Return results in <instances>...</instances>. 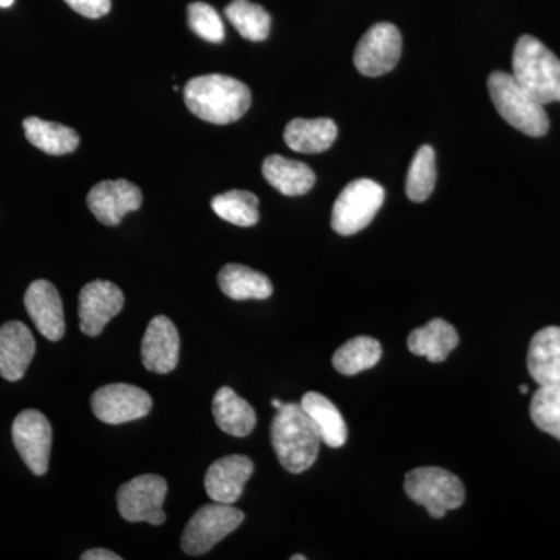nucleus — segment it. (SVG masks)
<instances>
[{"label":"nucleus","instance_id":"f257e3e1","mask_svg":"<svg viewBox=\"0 0 560 560\" xmlns=\"http://www.w3.org/2000/svg\"><path fill=\"white\" fill-rule=\"evenodd\" d=\"M250 101L253 97L245 83L220 73L195 77L184 90V102L190 113L215 125L241 120L249 109Z\"/></svg>","mask_w":560,"mask_h":560},{"label":"nucleus","instance_id":"f03ea898","mask_svg":"<svg viewBox=\"0 0 560 560\" xmlns=\"http://www.w3.org/2000/svg\"><path fill=\"white\" fill-rule=\"evenodd\" d=\"M271 444L280 466L290 474L311 469L323 444L301 404H283L271 423Z\"/></svg>","mask_w":560,"mask_h":560},{"label":"nucleus","instance_id":"7ed1b4c3","mask_svg":"<svg viewBox=\"0 0 560 560\" xmlns=\"http://www.w3.org/2000/svg\"><path fill=\"white\" fill-rule=\"evenodd\" d=\"M515 80L541 105L560 102V60L539 39L525 35L512 55Z\"/></svg>","mask_w":560,"mask_h":560},{"label":"nucleus","instance_id":"20e7f679","mask_svg":"<svg viewBox=\"0 0 560 560\" xmlns=\"http://www.w3.org/2000/svg\"><path fill=\"white\" fill-rule=\"evenodd\" d=\"M490 98L501 117L530 138H541L550 130L547 110L537 98L506 72L490 73L488 80Z\"/></svg>","mask_w":560,"mask_h":560},{"label":"nucleus","instance_id":"39448f33","mask_svg":"<svg viewBox=\"0 0 560 560\" xmlns=\"http://www.w3.org/2000/svg\"><path fill=\"white\" fill-rule=\"evenodd\" d=\"M405 492L415 503L425 508L433 518L458 510L466 500L463 482L441 467H419L405 477Z\"/></svg>","mask_w":560,"mask_h":560},{"label":"nucleus","instance_id":"423d86ee","mask_svg":"<svg viewBox=\"0 0 560 560\" xmlns=\"http://www.w3.org/2000/svg\"><path fill=\"white\" fill-rule=\"evenodd\" d=\"M385 201V189L368 178L352 180L337 198L331 228L337 234L353 235L370 226Z\"/></svg>","mask_w":560,"mask_h":560},{"label":"nucleus","instance_id":"0eeeda50","mask_svg":"<svg viewBox=\"0 0 560 560\" xmlns=\"http://www.w3.org/2000/svg\"><path fill=\"white\" fill-rule=\"evenodd\" d=\"M245 521V514L231 504H206L195 512L180 537V547L190 556L206 555Z\"/></svg>","mask_w":560,"mask_h":560},{"label":"nucleus","instance_id":"6e6552de","mask_svg":"<svg viewBox=\"0 0 560 560\" xmlns=\"http://www.w3.org/2000/svg\"><path fill=\"white\" fill-rule=\"evenodd\" d=\"M167 497V482L158 475H140L125 482L117 493V508L128 522H149L160 526L167 515L162 510Z\"/></svg>","mask_w":560,"mask_h":560},{"label":"nucleus","instance_id":"1a4fd4ad","mask_svg":"<svg viewBox=\"0 0 560 560\" xmlns=\"http://www.w3.org/2000/svg\"><path fill=\"white\" fill-rule=\"evenodd\" d=\"M401 57V35L389 22L372 25L357 44L353 65L364 77L385 75L396 68Z\"/></svg>","mask_w":560,"mask_h":560},{"label":"nucleus","instance_id":"9d476101","mask_svg":"<svg viewBox=\"0 0 560 560\" xmlns=\"http://www.w3.org/2000/svg\"><path fill=\"white\" fill-rule=\"evenodd\" d=\"M95 418L109 425L145 418L153 407L150 394L127 383H113L95 390L91 399Z\"/></svg>","mask_w":560,"mask_h":560},{"label":"nucleus","instance_id":"9b49d317","mask_svg":"<svg viewBox=\"0 0 560 560\" xmlns=\"http://www.w3.org/2000/svg\"><path fill=\"white\" fill-rule=\"evenodd\" d=\"M14 447L20 453L25 466L33 474L43 477L49 470L51 448V425L43 412L25 410L14 419L13 429Z\"/></svg>","mask_w":560,"mask_h":560},{"label":"nucleus","instance_id":"f8f14e48","mask_svg":"<svg viewBox=\"0 0 560 560\" xmlns=\"http://www.w3.org/2000/svg\"><path fill=\"white\" fill-rule=\"evenodd\" d=\"M125 296L116 283L94 280L80 291V329L88 337H97L114 316L119 315Z\"/></svg>","mask_w":560,"mask_h":560},{"label":"nucleus","instance_id":"ddd939ff","mask_svg":"<svg viewBox=\"0 0 560 560\" xmlns=\"http://www.w3.org/2000/svg\"><path fill=\"white\" fill-rule=\"evenodd\" d=\"M88 208L105 226H117L142 206V191L127 179L102 180L88 195Z\"/></svg>","mask_w":560,"mask_h":560},{"label":"nucleus","instance_id":"4468645a","mask_svg":"<svg viewBox=\"0 0 560 560\" xmlns=\"http://www.w3.org/2000/svg\"><path fill=\"white\" fill-rule=\"evenodd\" d=\"M25 311L43 337L60 341L65 337L66 320L60 293L49 280H35L24 296Z\"/></svg>","mask_w":560,"mask_h":560},{"label":"nucleus","instance_id":"2eb2a0df","mask_svg":"<svg viewBox=\"0 0 560 560\" xmlns=\"http://www.w3.org/2000/svg\"><path fill=\"white\" fill-rule=\"evenodd\" d=\"M179 334L167 316L150 320L142 340V363L154 374H168L178 366Z\"/></svg>","mask_w":560,"mask_h":560},{"label":"nucleus","instance_id":"dca6fc26","mask_svg":"<svg viewBox=\"0 0 560 560\" xmlns=\"http://www.w3.org/2000/svg\"><path fill=\"white\" fill-rule=\"evenodd\" d=\"M253 471L254 463L248 456L230 455L215 460L206 474L205 486L209 499L217 503L234 504L241 499Z\"/></svg>","mask_w":560,"mask_h":560},{"label":"nucleus","instance_id":"f3484780","mask_svg":"<svg viewBox=\"0 0 560 560\" xmlns=\"http://www.w3.org/2000/svg\"><path fill=\"white\" fill-rule=\"evenodd\" d=\"M35 352V338L24 323L10 320L0 327V375L5 381H21Z\"/></svg>","mask_w":560,"mask_h":560},{"label":"nucleus","instance_id":"a211bd4d","mask_svg":"<svg viewBox=\"0 0 560 560\" xmlns=\"http://www.w3.org/2000/svg\"><path fill=\"white\" fill-rule=\"evenodd\" d=\"M528 371L539 386L560 383V327H545L534 335L528 350Z\"/></svg>","mask_w":560,"mask_h":560},{"label":"nucleus","instance_id":"6ab92c4d","mask_svg":"<svg viewBox=\"0 0 560 560\" xmlns=\"http://www.w3.org/2000/svg\"><path fill=\"white\" fill-rule=\"evenodd\" d=\"M212 412L219 429L231 436L246 438L256 429V411L248 401L228 386L217 390Z\"/></svg>","mask_w":560,"mask_h":560},{"label":"nucleus","instance_id":"aec40b11","mask_svg":"<svg viewBox=\"0 0 560 560\" xmlns=\"http://www.w3.org/2000/svg\"><path fill=\"white\" fill-rule=\"evenodd\" d=\"M458 345V331L447 320L440 318L412 330L408 337L410 352L418 357H425L431 363H442L447 360Z\"/></svg>","mask_w":560,"mask_h":560},{"label":"nucleus","instance_id":"412c9836","mask_svg":"<svg viewBox=\"0 0 560 560\" xmlns=\"http://www.w3.org/2000/svg\"><path fill=\"white\" fill-rule=\"evenodd\" d=\"M265 179L287 197H300L308 194L316 183L315 172L304 162L287 160V158L272 154L261 165Z\"/></svg>","mask_w":560,"mask_h":560},{"label":"nucleus","instance_id":"4be33fe9","mask_svg":"<svg viewBox=\"0 0 560 560\" xmlns=\"http://www.w3.org/2000/svg\"><path fill=\"white\" fill-rule=\"evenodd\" d=\"M301 407L312 419L324 444L331 448L342 447L346 444L348 425H346L337 405L331 404L323 394L311 390L302 397Z\"/></svg>","mask_w":560,"mask_h":560},{"label":"nucleus","instance_id":"5701e85b","mask_svg":"<svg viewBox=\"0 0 560 560\" xmlns=\"http://www.w3.org/2000/svg\"><path fill=\"white\" fill-rule=\"evenodd\" d=\"M337 136L338 127L331 119H294L287 125L283 132L287 145L305 154L329 150Z\"/></svg>","mask_w":560,"mask_h":560},{"label":"nucleus","instance_id":"b1692460","mask_svg":"<svg viewBox=\"0 0 560 560\" xmlns=\"http://www.w3.org/2000/svg\"><path fill=\"white\" fill-rule=\"evenodd\" d=\"M219 285L234 301L267 300L272 294V283L267 276L238 264H228L221 268Z\"/></svg>","mask_w":560,"mask_h":560},{"label":"nucleus","instance_id":"393cba45","mask_svg":"<svg viewBox=\"0 0 560 560\" xmlns=\"http://www.w3.org/2000/svg\"><path fill=\"white\" fill-rule=\"evenodd\" d=\"M24 132L33 147L54 156L72 153L80 143L79 135L72 128L38 117H28L24 120Z\"/></svg>","mask_w":560,"mask_h":560},{"label":"nucleus","instance_id":"a878e982","mask_svg":"<svg viewBox=\"0 0 560 560\" xmlns=\"http://www.w3.org/2000/svg\"><path fill=\"white\" fill-rule=\"evenodd\" d=\"M381 342L371 337H357L341 346L335 352V370L342 375H357L371 370L382 359Z\"/></svg>","mask_w":560,"mask_h":560},{"label":"nucleus","instance_id":"bb28decb","mask_svg":"<svg viewBox=\"0 0 560 560\" xmlns=\"http://www.w3.org/2000/svg\"><path fill=\"white\" fill-rule=\"evenodd\" d=\"M213 212L235 224V226L250 228L259 223V198L246 190H230L219 195L210 201Z\"/></svg>","mask_w":560,"mask_h":560},{"label":"nucleus","instance_id":"cd10ccee","mask_svg":"<svg viewBox=\"0 0 560 560\" xmlns=\"http://www.w3.org/2000/svg\"><path fill=\"white\" fill-rule=\"evenodd\" d=\"M224 14L245 39L260 43L270 35V13L257 3L249 0H232Z\"/></svg>","mask_w":560,"mask_h":560},{"label":"nucleus","instance_id":"c85d7f7f","mask_svg":"<svg viewBox=\"0 0 560 560\" xmlns=\"http://www.w3.org/2000/svg\"><path fill=\"white\" fill-rule=\"evenodd\" d=\"M436 184V154L430 145L420 147L407 176V197L415 202L429 200Z\"/></svg>","mask_w":560,"mask_h":560},{"label":"nucleus","instance_id":"c756f323","mask_svg":"<svg viewBox=\"0 0 560 560\" xmlns=\"http://www.w3.org/2000/svg\"><path fill=\"white\" fill-rule=\"evenodd\" d=\"M529 412L537 429L560 441V383L539 386L530 400Z\"/></svg>","mask_w":560,"mask_h":560},{"label":"nucleus","instance_id":"7c9ffc66","mask_svg":"<svg viewBox=\"0 0 560 560\" xmlns=\"http://www.w3.org/2000/svg\"><path fill=\"white\" fill-rule=\"evenodd\" d=\"M187 21H189L190 31L209 43L219 44L226 35L220 14L209 3H190L187 9Z\"/></svg>","mask_w":560,"mask_h":560},{"label":"nucleus","instance_id":"2f4dec72","mask_svg":"<svg viewBox=\"0 0 560 560\" xmlns=\"http://www.w3.org/2000/svg\"><path fill=\"white\" fill-rule=\"evenodd\" d=\"M65 2L81 16L90 20H98L110 10V0H65Z\"/></svg>","mask_w":560,"mask_h":560},{"label":"nucleus","instance_id":"473e14b6","mask_svg":"<svg viewBox=\"0 0 560 560\" xmlns=\"http://www.w3.org/2000/svg\"><path fill=\"white\" fill-rule=\"evenodd\" d=\"M120 556L116 552L105 550V548H95L81 555V560H120Z\"/></svg>","mask_w":560,"mask_h":560},{"label":"nucleus","instance_id":"72a5a7b5","mask_svg":"<svg viewBox=\"0 0 560 560\" xmlns=\"http://www.w3.org/2000/svg\"><path fill=\"white\" fill-rule=\"evenodd\" d=\"M13 3L14 0H0V9H9Z\"/></svg>","mask_w":560,"mask_h":560},{"label":"nucleus","instance_id":"f704fd0d","mask_svg":"<svg viewBox=\"0 0 560 560\" xmlns=\"http://www.w3.org/2000/svg\"><path fill=\"white\" fill-rule=\"evenodd\" d=\"M271 405H272V407L276 408V410H280V408L283 407L282 401L278 400V399H272Z\"/></svg>","mask_w":560,"mask_h":560},{"label":"nucleus","instance_id":"c9c22d12","mask_svg":"<svg viewBox=\"0 0 560 560\" xmlns=\"http://www.w3.org/2000/svg\"><path fill=\"white\" fill-rule=\"evenodd\" d=\"M307 558H305V556H301V555H296V556H291V560H305Z\"/></svg>","mask_w":560,"mask_h":560},{"label":"nucleus","instance_id":"e433bc0d","mask_svg":"<svg viewBox=\"0 0 560 560\" xmlns=\"http://www.w3.org/2000/svg\"><path fill=\"white\" fill-rule=\"evenodd\" d=\"M528 390H529L528 385H522L521 386V393L522 394H528Z\"/></svg>","mask_w":560,"mask_h":560}]
</instances>
